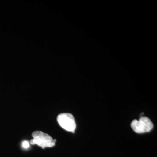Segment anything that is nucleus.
Returning <instances> with one entry per match:
<instances>
[{"instance_id": "f257e3e1", "label": "nucleus", "mask_w": 157, "mask_h": 157, "mask_svg": "<svg viewBox=\"0 0 157 157\" xmlns=\"http://www.w3.org/2000/svg\"><path fill=\"white\" fill-rule=\"evenodd\" d=\"M32 136L34 138L30 140L31 144H37L43 149L47 147H52L55 144V142L52 137L41 131H35L33 132Z\"/></svg>"}, {"instance_id": "f03ea898", "label": "nucleus", "mask_w": 157, "mask_h": 157, "mask_svg": "<svg viewBox=\"0 0 157 157\" xmlns=\"http://www.w3.org/2000/svg\"><path fill=\"white\" fill-rule=\"evenodd\" d=\"M131 125L134 132L138 134L150 132L154 127L151 121L146 117H140L139 120H134Z\"/></svg>"}, {"instance_id": "7ed1b4c3", "label": "nucleus", "mask_w": 157, "mask_h": 157, "mask_svg": "<svg viewBox=\"0 0 157 157\" xmlns=\"http://www.w3.org/2000/svg\"><path fill=\"white\" fill-rule=\"evenodd\" d=\"M58 122L63 128L68 132L75 131L76 123L74 117L70 113H62L57 117Z\"/></svg>"}, {"instance_id": "20e7f679", "label": "nucleus", "mask_w": 157, "mask_h": 157, "mask_svg": "<svg viewBox=\"0 0 157 157\" xmlns=\"http://www.w3.org/2000/svg\"><path fill=\"white\" fill-rule=\"evenodd\" d=\"M22 147L24 148H29V144L27 141H24L22 142Z\"/></svg>"}]
</instances>
